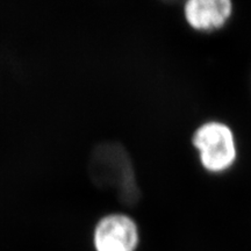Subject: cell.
I'll list each match as a JSON object with an SVG mask.
<instances>
[{"label":"cell","mask_w":251,"mask_h":251,"mask_svg":"<svg viewBox=\"0 0 251 251\" xmlns=\"http://www.w3.org/2000/svg\"><path fill=\"white\" fill-rule=\"evenodd\" d=\"M142 230L133 216L126 213H108L94 225L91 235L92 251H139Z\"/></svg>","instance_id":"obj_3"},{"label":"cell","mask_w":251,"mask_h":251,"mask_svg":"<svg viewBox=\"0 0 251 251\" xmlns=\"http://www.w3.org/2000/svg\"><path fill=\"white\" fill-rule=\"evenodd\" d=\"M91 170L96 183L102 187L113 188L121 203L134 206L140 201L142 193L133 159L124 144L105 142L97 147Z\"/></svg>","instance_id":"obj_1"},{"label":"cell","mask_w":251,"mask_h":251,"mask_svg":"<svg viewBox=\"0 0 251 251\" xmlns=\"http://www.w3.org/2000/svg\"><path fill=\"white\" fill-rule=\"evenodd\" d=\"M234 12L230 0H188L184 4V18L193 29L214 30L224 27Z\"/></svg>","instance_id":"obj_4"},{"label":"cell","mask_w":251,"mask_h":251,"mask_svg":"<svg viewBox=\"0 0 251 251\" xmlns=\"http://www.w3.org/2000/svg\"><path fill=\"white\" fill-rule=\"evenodd\" d=\"M192 144L202 168L212 174L228 170L236 162V137L230 126L224 121L209 120L197 127Z\"/></svg>","instance_id":"obj_2"}]
</instances>
